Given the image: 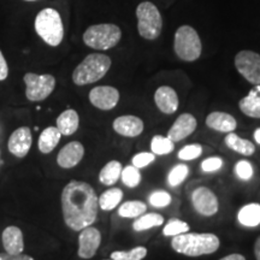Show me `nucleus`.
Listing matches in <instances>:
<instances>
[{"label":"nucleus","mask_w":260,"mask_h":260,"mask_svg":"<svg viewBox=\"0 0 260 260\" xmlns=\"http://www.w3.org/2000/svg\"><path fill=\"white\" fill-rule=\"evenodd\" d=\"M234 171H235L236 176L242 181H249L253 177V174H254L252 164L248 160L237 161Z\"/></svg>","instance_id":"36"},{"label":"nucleus","mask_w":260,"mask_h":260,"mask_svg":"<svg viewBox=\"0 0 260 260\" xmlns=\"http://www.w3.org/2000/svg\"><path fill=\"white\" fill-rule=\"evenodd\" d=\"M99 198L89 183L71 181L61 191L64 222L74 232H81L96 220Z\"/></svg>","instance_id":"1"},{"label":"nucleus","mask_w":260,"mask_h":260,"mask_svg":"<svg viewBox=\"0 0 260 260\" xmlns=\"http://www.w3.org/2000/svg\"><path fill=\"white\" fill-rule=\"evenodd\" d=\"M219 239L211 233H183L172 237L171 247L175 252L187 256L212 254L219 248Z\"/></svg>","instance_id":"2"},{"label":"nucleus","mask_w":260,"mask_h":260,"mask_svg":"<svg viewBox=\"0 0 260 260\" xmlns=\"http://www.w3.org/2000/svg\"><path fill=\"white\" fill-rule=\"evenodd\" d=\"M35 30L39 37L50 46L56 47L60 45L64 38V27L57 10H41L35 19Z\"/></svg>","instance_id":"4"},{"label":"nucleus","mask_w":260,"mask_h":260,"mask_svg":"<svg viewBox=\"0 0 260 260\" xmlns=\"http://www.w3.org/2000/svg\"><path fill=\"white\" fill-rule=\"evenodd\" d=\"M123 199V191L119 188H110L104 191L99 198V207L104 211L116 209Z\"/></svg>","instance_id":"26"},{"label":"nucleus","mask_w":260,"mask_h":260,"mask_svg":"<svg viewBox=\"0 0 260 260\" xmlns=\"http://www.w3.org/2000/svg\"><path fill=\"white\" fill-rule=\"evenodd\" d=\"M0 260H34L31 256L25 254H9V253H0Z\"/></svg>","instance_id":"39"},{"label":"nucleus","mask_w":260,"mask_h":260,"mask_svg":"<svg viewBox=\"0 0 260 260\" xmlns=\"http://www.w3.org/2000/svg\"><path fill=\"white\" fill-rule=\"evenodd\" d=\"M203 154V146L199 144L187 145L178 152V158L181 160H193V159L199 158Z\"/></svg>","instance_id":"35"},{"label":"nucleus","mask_w":260,"mask_h":260,"mask_svg":"<svg viewBox=\"0 0 260 260\" xmlns=\"http://www.w3.org/2000/svg\"><path fill=\"white\" fill-rule=\"evenodd\" d=\"M122 169V164L119 161H109L100 171L99 181L102 182L104 186H112L121 178Z\"/></svg>","instance_id":"25"},{"label":"nucleus","mask_w":260,"mask_h":260,"mask_svg":"<svg viewBox=\"0 0 260 260\" xmlns=\"http://www.w3.org/2000/svg\"><path fill=\"white\" fill-rule=\"evenodd\" d=\"M254 140L256 141V144L260 145V128H258L254 132Z\"/></svg>","instance_id":"43"},{"label":"nucleus","mask_w":260,"mask_h":260,"mask_svg":"<svg viewBox=\"0 0 260 260\" xmlns=\"http://www.w3.org/2000/svg\"><path fill=\"white\" fill-rule=\"evenodd\" d=\"M147 255V248L139 246L130 251H116L111 253L112 260H142Z\"/></svg>","instance_id":"30"},{"label":"nucleus","mask_w":260,"mask_h":260,"mask_svg":"<svg viewBox=\"0 0 260 260\" xmlns=\"http://www.w3.org/2000/svg\"><path fill=\"white\" fill-rule=\"evenodd\" d=\"M122 38V31L115 24H95L84 31L83 41L87 46L94 50L105 51L115 47Z\"/></svg>","instance_id":"5"},{"label":"nucleus","mask_w":260,"mask_h":260,"mask_svg":"<svg viewBox=\"0 0 260 260\" xmlns=\"http://www.w3.org/2000/svg\"><path fill=\"white\" fill-rule=\"evenodd\" d=\"M111 68V58L106 54H88L73 73V81L77 86H86L102 80Z\"/></svg>","instance_id":"3"},{"label":"nucleus","mask_w":260,"mask_h":260,"mask_svg":"<svg viewBox=\"0 0 260 260\" xmlns=\"http://www.w3.org/2000/svg\"><path fill=\"white\" fill-rule=\"evenodd\" d=\"M206 125L219 133H232L236 129L237 122L232 115L226 112L214 111L206 117Z\"/></svg>","instance_id":"19"},{"label":"nucleus","mask_w":260,"mask_h":260,"mask_svg":"<svg viewBox=\"0 0 260 260\" xmlns=\"http://www.w3.org/2000/svg\"><path fill=\"white\" fill-rule=\"evenodd\" d=\"M111 260H112V259H111Z\"/></svg>","instance_id":"46"},{"label":"nucleus","mask_w":260,"mask_h":260,"mask_svg":"<svg viewBox=\"0 0 260 260\" xmlns=\"http://www.w3.org/2000/svg\"><path fill=\"white\" fill-rule=\"evenodd\" d=\"M31 132L28 126H21L16 129L10 136L8 148L10 153L17 158H24L31 147Z\"/></svg>","instance_id":"13"},{"label":"nucleus","mask_w":260,"mask_h":260,"mask_svg":"<svg viewBox=\"0 0 260 260\" xmlns=\"http://www.w3.org/2000/svg\"><path fill=\"white\" fill-rule=\"evenodd\" d=\"M3 245L5 252L9 254H21L24 249L23 234L21 229L15 225L8 226L3 232Z\"/></svg>","instance_id":"18"},{"label":"nucleus","mask_w":260,"mask_h":260,"mask_svg":"<svg viewBox=\"0 0 260 260\" xmlns=\"http://www.w3.org/2000/svg\"><path fill=\"white\" fill-rule=\"evenodd\" d=\"M171 200V195L165 190H155L148 198V203L153 207H158V209L169 206Z\"/></svg>","instance_id":"34"},{"label":"nucleus","mask_w":260,"mask_h":260,"mask_svg":"<svg viewBox=\"0 0 260 260\" xmlns=\"http://www.w3.org/2000/svg\"><path fill=\"white\" fill-rule=\"evenodd\" d=\"M154 103L165 115H172L178 109V96L176 90L169 86H161L155 90Z\"/></svg>","instance_id":"17"},{"label":"nucleus","mask_w":260,"mask_h":260,"mask_svg":"<svg viewBox=\"0 0 260 260\" xmlns=\"http://www.w3.org/2000/svg\"><path fill=\"white\" fill-rule=\"evenodd\" d=\"M237 71L252 84H260V54L253 51H241L235 57Z\"/></svg>","instance_id":"9"},{"label":"nucleus","mask_w":260,"mask_h":260,"mask_svg":"<svg viewBox=\"0 0 260 260\" xmlns=\"http://www.w3.org/2000/svg\"><path fill=\"white\" fill-rule=\"evenodd\" d=\"M154 159H155V154L148 153V152H141V153L135 154L134 157H133L132 161L135 168L141 169V168L148 167L149 164H152V162L154 161Z\"/></svg>","instance_id":"37"},{"label":"nucleus","mask_w":260,"mask_h":260,"mask_svg":"<svg viewBox=\"0 0 260 260\" xmlns=\"http://www.w3.org/2000/svg\"><path fill=\"white\" fill-rule=\"evenodd\" d=\"M242 113L252 118H260V84H255L239 103Z\"/></svg>","instance_id":"20"},{"label":"nucleus","mask_w":260,"mask_h":260,"mask_svg":"<svg viewBox=\"0 0 260 260\" xmlns=\"http://www.w3.org/2000/svg\"><path fill=\"white\" fill-rule=\"evenodd\" d=\"M112 126L117 134L125 136V138H136V136L142 134L145 124L139 117L126 115L117 117L113 121Z\"/></svg>","instance_id":"15"},{"label":"nucleus","mask_w":260,"mask_h":260,"mask_svg":"<svg viewBox=\"0 0 260 260\" xmlns=\"http://www.w3.org/2000/svg\"><path fill=\"white\" fill-rule=\"evenodd\" d=\"M223 167V159L219 157H210L205 159L201 164V169L205 172H214Z\"/></svg>","instance_id":"38"},{"label":"nucleus","mask_w":260,"mask_h":260,"mask_svg":"<svg viewBox=\"0 0 260 260\" xmlns=\"http://www.w3.org/2000/svg\"><path fill=\"white\" fill-rule=\"evenodd\" d=\"M102 243V234L92 225L81 230L79 235V256L82 259H90L95 255Z\"/></svg>","instance_id":"12"},{"label":"nucleus","mask_w":260,"mask_h":260,"mask_svg":"<svg viewBox=\"0 0 260 260\" xmlns=\"http://www.w3.org/2000/svg\"><path fill=\"white\" fill-rule=\"evenodd\" d=\"M0 164H2V161H0Z\"/></svg>","instance_id":"45"},{"label":"nucleus","mask_w":260,"mask_h":260,"mask_svg":"<svg viewBox=\"0 0 260 260\" xmlns=\"http://www.w3.org/2000/svg\"><path fill=\"white\" fill-rule=\"evenodd\" d=\"M189 174V168L186 164H177L171 169L168 175V183L170 187H177L186 180Z\"/></svg>","instance_id":"31"},{"label":"nucleus","mask_w":260,"mask_h":260,"mask_svg":"<svg viewBox=\"0 0 260 260\" xmlns=\"http://www.w3.org/2000/svg\"><path fill=\"white\" fill-rule=\"evenodd\" d=\"M80 125V117L75 110L69 109L63 113H60L57 118V129L59 130L60 134L64 136H70L76 130L79 129Z\"/></svg>","instance_id":"21"},{"label":"nucleus","mask_w":260,"mask_h":260,"mask_svg":"<svg viewBox=\"0 0 260 260\" xmlns=\"http://www.w3.org/2000/svg\"><path fill=\"white\" fill-rule=\"evenodd\" d=\"M121 178L126 187L135 188L141 182V174H140L139 169L135 168L134 165H129V167L122 169Z\"/></svg>","instance_id":"32"},{"label":"nucleus","mask_w":260,"mask_h":260,"mask_svg":"<svg viewBox=\"0 0 260 260\" xmlns=\"http://www.w3.org/2000/svg\"><path fill=\"white\" fill-rule=\"evenodd\" d=\"M25 96L30 102H42L47 99L56 87V79L52 75H37L28 73L24 75Z\"/></svg>","instance_id":"8"},{"label":"nucleus","mask_w":260,"mask_h":260,"mask_svg":"<svg viewBox=\"0 0 260 260\" xmlns=\"http://www.w3.org/2000/svg\"><path fill=\"white\" fill-rule=\"evenodd\" d=\"M224 141H225V145L230 149H233V151H235L242 155H246V157H249V155H252L255 152V146L249 140L240 138L234 132L228 133Z\"/></svg>","instance_id":"23"},{"label":"nucleus","mask_w":260,"mask_h":260,"mask_svg":"<svg viewBox=\"0 0 260 260\" xmlns=\"http://www.w3.org/2000/svg\"><path fill=\"white\" fill-rule=\"evenodd\" d=\"M151 149L152 153L155 155L170 154L175 149V142H172L168 136L165 138L161 135H155L151 141Z\"/></svg>","instance_id":"29"},{"label":"nucleus","mask_w":260,"mask_h":260,"mask_svg":"<svg viewBox=\"0 0 260 260\" xmlns=\"http://www.w3.org/2000/svg\"><path fill=\"white\" fill-rule=\"evenodd\" d=\"M89 102L96 109L109 111L115 109L119 102V92L115 87L99 86L89 92Z\"/></svg>","instance_id":"11"},{"label":"nucleus","mask_w":260,"mask_h":260,"mask_svg":"<svg viewBox=\"0 0 260 260\" xmlns=\"http://www.w3.org/2000/svg\"><path fill=\"white\" fill-rule=\"evenodd\" d=\"M175 53L184 61H194L201 56L203 45L197 30L190 25H182L175 32Z\"/></svg>","instance_id":"6"},{"label":"nucleus","mask_w":260,"mask_h":260,"mask_svg":"<svg viewBox=\"0 0 260 260\" xmlns=\"http://www.w3.org/2000/svg\"><path fill=\"white\" fill-rule=\"evenodd\" d=\"M254 254H255V259L260 260V236L256 239V241L254 243Z\"/></svg>","instance_id":"42"},{"label":"nucleus","mask_w":260,"mask_h":260,"mask_svg":"<svg viewBox=\"0 0 260 260\" xmlns=\"http://www.w3.org/2000/svg\"><path fill=\"white\" fill-rule=\"evenodd\" d=\"M191 203L195 211L201 216L211 217L219 210L218 199L210 188L199 187L191 194Z\"/></svg>","instance_id":"10"},{"label":"nucleus","mask_w":260,"mask_h":260,"mask_svg":"<svg viewBox=\"0 0 260 260\" xmlns=\"http://www.w3.org/2000/svg\"><path fill=\"white\" fill-rule=\"evenodd\" d=\"M162 223H164V217L161 214L151 212L139 216L133 224V228L135 232H144V230L152 229L154 226H160Z\"/></svg>","instance_id":"27"},{"label":"nucleus","mask_w":260,"mask_h":260,"mask_svg":"<svg viewBox=\"0 0 260 260\" xmlns=\"http://www.w3.org/2000/svg\"><path fill=\"white\" fill-rule=\"evenodd\" d=\"M239 222L245 226H258L260 224V204H248L237 214Z\"/></svg>","instance_id":"24"},{"label":"nucleus","mask_w":260,"mask_h":260,"mask_svg":"<svg viewBox=\"0 0 260 260\" xmlns=\"http://www.w3.org/2000/svg\"><path fill=\"white\" fill-rule=\"evenodd\" d=\"M147 210V205L144 201L130 200L122 204L118 209V214L123 218H138Z\"/></svg>","instance_id":"28"},{"label":"nucleus","mask_w":260,"mask_h":260,"mask_svg":"<svg viewBox=\"0 0 260 260\" xmlns=\"http://www.w3.org/2000/svg\"><path fill=\"white\" fill-rule=\"evenodd\" d=\"M220 260H246V258L242 254H230V255L224 256V258H222Z\"/></svg>","instance_id":"41"},{"label":"nucleus","mask_w":260,"mask_h":260,"mask_svg":"<svg viewBox=\"0 0 260 260\" xmlns=\"http://www.w3.org/2000/svg\"><path fill=\"white\" fill-rule=\"evenodd\" d=\"M139 34L147 40H155L162 29V18L157 6L149 2L141 3L136 9Z\"/></svg>","instance_id":"7"},{"label":"nucleus","mask_w":260,"mask_h":260,"mask_svg":"<svg viewBox=\"0 0 260 260\" xmlns=\"http://www.w3.org/2000/svg\"><path fill=\"white\" fill-rule=\"evenodd\" d=\"M61 134L57 126H48L41 133L40 138H39L38 147L39 151L44 154H48L57 147L59 144Z\"/></svg>","instance_id":"22"},{"label":"nucleus","mask_w":260,"mask_h":260,"mask_svg":"<svg viewBox=\"0 0 260 260\" xmlns=\"http://www.w3.org/2000/svg\"><path fill=\"white\" fill-rule=\"evenodd\" d=\"M25 2H35V0H25Z\"/></svg>","instance_id":"44"},{"label":"nucleus","mask_w":260,"mask_h":260,"mask_svg":"<svg viewBox=\"0 0 260 260\" xmlns=\"http://www.w3.org/2000/svg\"><path fill=\"white\" fill-rule=\"evenodd\" d=\"M188 232H189V225H188V223L177 218L169 219L168 223L165 224L164 229H162V234H164L165 236H176L180 235V234Z\"/></svg>","instance_id":"33"},{"label":"nucleus","mask_w":260,"mask_h":260,"mask_svg":"<svg viewBox=\"0 0 260 260\" xmlns=\"http://www.w3.org/2000/svg\"><path fill=\"white\" fill-rule=\"evenodd\" d=\"M84 155V147L79 141H71L60 149L57 157V162L60 168H75L82 160Z\"/></svg>","instance_id":"16"},{"label":"nucleus","mask_w":260,"mask_h":260,"mask_svg":"<svg viewBox=\"0 0 260 260\" xmlns=\"http://www.w3.org/2000/svg\"><path fill=\"white\" fill-rule=\"evenodd\" d=\"M197 126L198 122L193 115H190V113H182L181 116H178V118L172 124L170 130H169L168 138L172 142L182 141L183 139L193 134Z\"/></svg>","instance_id":"14"},{"label":"nucleus","mask_w":260,"mask_h":260,"mask_svg":"<svg viewBox=\"0 0 260 260\" xmlns=\"http://www.w3.org/2000/svg\"><path fill=\"white\" fill-rule=\"evenodd\" d=\"M9 75V67L8 63H6L4 56H3L2 51H0V81L6 80Z\"/></svg>","instance_id":"40"}]
</instances>
